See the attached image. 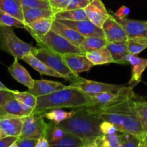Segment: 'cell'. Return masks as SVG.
<instances>
[{"mask_svg": "<svg viewBox=\"0 0 147 147\" xmlns=\"http://www.w3.org/2000/svg\"><path fill=\"white\" fill-rule=\"evenodd\" d=\"M33 47L20 40L14 33L13 27H0V50L7 52L16 59H22L32 53Z\"/></svg>", "mask_w": 147, "mask_h": 147, "instance_id": "4", "label": "cell"}, {"mask_svg": "<svg viewBox=\"0 0 147 147\" xmlns=\"http://www.w3.org/2000/svg\"><path fill=\"white\" fill-rule=\"evenodd\" d=\"M90 111L96 113L102 121L113 123L119 132L130 134L140 141L147 136L136 109L134 98H126L109 106Z\"/></svg>", "mask_w": 147, "mask_h": 147, "instance_id": "1", "label": "cell"}, {"mask_svg": "<svg viewBox=\"0 0 147 147\" xmlns=\"http://www.w3.org/2000/svg\"><path fill=\"white\" fill-rule=\"evenodd\" d=\"M102 29L108 42H125L129 40L124 27L111 14L105 21Z\"/></svg>", "mask_w": 147, "mask_h": 147, "instance_id": "10", "label": "cell"}, {"mask_svg": "<svg viewBox=\"0 0 147 147\" xmlns=\"http://www.w3.org/2000/svg\"><path fill=\"white\" fill-rule=\"evenodd\" d=\"M54 18H40L31 23L25 24L24 28L33 38L42 37L45 35L51 30Z\"/></svg>", "mask_w": 147, "mask_h": 147, "instance_id": "20", "label": "cell"}, {"mask_svg": "<svg viewBox=\"0 0 147 147\" xmlns=\"http://www.w3.org/2000/svg\"><path fill=\"white\" fill-rule=\"evenodd\" d=\"M139 147H147V136L140 141Z\"/></svg>", "mask_w": 147, "mask_h": 147, "instance_id": "47", "label": "cell"}, {"mask_svg": "<svg viewBox=\"0 0 147 147\" xmlns=\"http://www.w3.org/2000/svg\"><path fill=\"white\" fill-rule=\"evenodd\" d=\"M129 13H130V9L128 7H126V6H122V7H121L116 12L113 13V14H114L115 16L117 17L118 18L123 19L126 18V17L129 15Z\"/></svg>", "mask_w": 147, "mask_h": 147, "instance_id": "45", "label": "cell"}, {"mask_svg": "<svg viewBox=\"0 0 147 147\" xmlns=\"http://www.w3.org/2000/svg\"><path fill=\"white\" fill-rule=\"evenodd\" d=\"M14 98L25 106H29L33 109H35L37 106V98L30 92H20L18 90H14Z\"/></svg>", "mask_w": 147, "mask_h": 147, "instance_id": "33", "label": "cell"}, {"mask_svg": "<svg viewBox=\"0 0 147 147\" xmlns=\"http://www.w3.org/2000/svg\"><path fill=\"white\" fill-rule=\"evenodd\" d=\"M0 90H11V89L8 88L6 87L1 81H0Z\"/></svg>", "mask_w": 147, "mask_h": 147, "instance_id": "49", "label": "cell"}, {"mask_svg": "<svg viewBox=\"0 0 147 147\" xmlns=\"http://www.w3.org/2000/svg\"><path fill=\"white\" fill-rule=\"evenodd\" d=\"M85 11L88 20L100 28H102L109 16V13L101 0H92L85 8Z\"/></svg>", "mask_w": 147, "mask_h": 147, "instance_id": "13", "label": "cell"}, {"mask_svg": "<svg viewBox=\"0 0 147 147\" xmlns=\"http://www.w3.org/2000/svg\"><path fill=\"white\" fill-rule=\"evenodd\" d=\"M37 46L38 47H33L32 50V53L35 57L42 60L50 68L61 75L63 78H65L69 81L77 77L78 75L73 73L66 65L63 55L45 46Z\"/></svg>", "mask_w": 147, "mask_h": 147, "instance_id": "5", "label": "cell"}, {"mask_svg": "<svg viewBox=\"0 0 147 147\" xmlns=\"http://www.w3.org/2000/svg\"><path fill=\"white\" fill-rule=\"evenodd\" d=\"M70 86L77 88L88 94L106 93V92H120L127 88V86L123 85H114L101 82L93 81L83 78L78 76L70 80Z\"/></svg>", "mask_w": 147, "mask_h": 147, "instance_id": "7", "label": "cell"}, {"mask_svg": "<svg viewBox=\"0 0 147 147\" xmlns=\"http://www.w3.org/2000/svg\"><path fill=\"white\" fill-rule=\"evenodd\" d=\"M76 112V109H74V111H65L63 110V109H55L44 112L42 113V115L43 117L48 119L49 121H51L57 124H59L61 122L74 116Z\"/></svg>", "mask_w": 147, "mask_h": 147, "instance_id": "28", "label": "cell"}, {"mask_svg": "<svg viewBox=\"0 0 147 147\" xmlns=\"http://www.w3.org/2000/svg\"><path fill=\"white\" fill-rule=\"evenodd\" d=\"M100 129L102 134L106 135H112L119 132L118 131L117 128L113 123H110V122L105 121H102L100 126Z\"/></svg>", "mask_w": 147, "mask_h": 147, "instance_id": "41", "label": "cell"}, {"mask_svg": "<svg viewBox=\"0 0 147 147\" xmlns=\"http://www.w3.org/2000/svg\"><path fill=\"white\" fill-rule=\"evenodd\" d=\"M63 59L72 72L78 76L80 73L89 71L95 66L83 53L64 55Z\"/></svg>", "mask_w": 147, "mask_h": 147, "instance_id": "14", "label": "cell"}, {"mask_svg": "<svg viewBox=\"0 0 147 147\" xmlns=\"http://www.w3.org/2000/svg\"><path fill=\"white\" fill-rule=\"evenodd\" d=\"M91 98L92 105L86 109L90 110L97 109L112 104L116 101L124 99L128 97L136 98V96L133 91V88L128 86L125 90L120 92H106V93L88 94Z\"/></svg>", "mask_w": 147, "mask_h": 147, "instance_id": "9", "label": "cell"}, {"mask_svg": "<svg viewBox=\"0 0 147 147\" xmlns=\"http://www.w3.org/2000/svg\"><path fill=\"white\" fill-rule=\"evenodd\" d=\"M9 147H19V146H18V145H17V144L16 143V142H15L14 143H13L12 144L10 145V146Z\"/></svg>", "mask_w": 147, "mask_h": 147, "instance_id": "51", "label": "cell"}, {"mask_svg": "<svg viewBox=\"0 0 147 147\" xmlns=\"http://www.w3.org/2000/svg\"><path fill=\"white\" fill-rule=\"evenodd\" d=\"M51 30L60 34V35L64 37L65 38L77 46H80V45L85 39L84 36L78 32L74 29L68 27L57 20H54L53 21Z\"/></svg>", "mask_w": 147, "mask_h": 147, "instance_id": "19", "label": "cell"}, {"mask_svg": "<svg viewBox=\"0 0 147 147\" xmlns=\"http://www.w3.org/2000/svg\"><path fill=\"white\" fill-rule=\"evenodd\" d=\"M4 136H5L4 133V132H3L2 129H1V126H0V139H1V138L4 137Z\"/></svg>", "mask_w": 147, "mask_h": 147, "instance_id": "50", "label": "cell"}, {"mask_svg": "<svg viewBox=\"0 0 147 147\" xmlns=\"http://www.w3.org/2000/svg\"><path fill=\"white\" fill-rule=\"evenodd\" d=\"M67 134V132L60 125L51 121L50 123H47L45 137L48 140L49 143L51 144L61 139Z\"/></svg>", "mask_w": 147, "mask_h": 147, "instance_id": "30", "label": "cell"}, {"mask_svg": "<svg viewBox=\"0 0 147 147\" xmlns=\"http://www.w3.org/2000/svg\"><path fill=\"white\" fill-rule=\"evenodd\" d=\"M14 90H0V110L4 106V105L11 99L14 98Z\"/></svg>", "mask_w": 147, "mask_h": 147, "instance_id": "42", "label": "cell"}, {"mask_svg": "<svg viewBox=\"0 0 147 147\" xmlns=\"http://www.w3.org/2000/svg\"><path fill=\"white\" fill-rule=\"evenodd\" d=\"M140 139L128 133H120L119 147H139Z\"/></svg>", "mask_w": 147, "mask_h": 147, "instance_id": "36", "label": "cell"}, {"mask_svg": "<svg viewBox=\"0 0 147 147\" xmlns=\"http://www.w3.org/2000/svg\"><path fill=\"white\" fill-rule=\"evenodd\" d=\"M120 133L118 132L112 135L101 134L95 142L98 147H119Z\"/></svg>", "mask_w": 147, "mask_h": 147, "instance_id": "32", "label": "cell"}, {"mask_svg": "<svg viewBox=\"0 0 147 147\" xmlns=\"http://www.w3.org/2000/svg\"><path fill=\"white\" fill-rule=\"evenodd\" d=\"M47 125L42 113L33 112L32 114L24 118L21 134L19 138L40 139L45 137Z\"/></svg>", "mask_w": 147, "mask_h": 147, "instance_id": "8", "label": "cell"}, {"mask_svg": "<svg viewBox=\"0 0 147 147\" xmlns=\"http://www.w3.org/2000/svg\"><path fill=\"white\" fill-rule=\"evenodd\" d=\"M131 54L137 55L147 47V38H131L127 40Z\"/></svg>", "mask_w": 147, "mask_h": 147, "instance_id": "34", "label": "cell"}, {"mask_svg": "<svg viewBox=\"0 0 147 147\" xmlns=\"http://www.w3.org/2000/svg\"><path fill=\"white\" fill-rule=\"evenodd\" d=\"M22 7L28 8L51 9L48 1L45 0H18Z\"/></svg>", "mask_w": 147, "mask_h": 147, "instance_id": "38", "label": "cell"}, {"mask_svg": "<svg viewBox=\"0 0 147 147\" xmlns=\"http://www.w3.org/2000/svg\"><path fill=\"white\" fill-rule=\"evenodd\" d=\"M108 41L106 38L99 37H85L83 41L79 47L82 51L86 54L87 53L94 51L101 47L106 46Z\"/></svg>", "mask_w": 147, "mask_h": 147, "instance_id": "29", "label": "cell"}, {"mask_svg": "<svg viewBox=\"0 0 147 147\" xmlns=\"http://www.w3.org/2000/svg\"><path fill=\"white\" fill-rule=\"evenodd\" d=\"M51 9L54 13L65 10L67 7L69 0H48Z\"/></svg>", "mask_w": 147, "mask_h": 147, "instance_id": "40", "label": "cell"}, {"mask_svg": "<svg viewBox=\"0 0 147 147\" xmlns=\"http://www.w3.org/2000/svg\"><path fill=\"white\" fill-rule=\"evenodd\" d=\"M91 105V98L88 93L69 85L51 94L37 97L34 112L43 113L55 109H80Z\"/></svg>", "mask_w": 147, "mask_h": 147, "instance_id": "2", "label": "cell"}, {"mask_svg": "<svg viewBox=\"0 0 147 147\" xmlns=\"http://www.w3.org/2000/svg\"><path fill=\"white\" fill-rule=\"evenodd\" d=\"M34 40L37 45H42L63 55L83 53L79 46L76 45L64 37L51 30L45 35L37 37Z\"/></svg>", "mask_w": 147, "mask_h": 147, "instance_id": "6", "label": "cell"}, {"mask_svg": "<svg viewBox=\"0 0 147 147\" xmlns=\"http://www.w3.org/2000/svg\"><path fill=\"white\" fill-rule=\"evenodd\" d=\"M1 26L24 28L25 24L15 17L0 10V27Z\"/></svg>", "mask_w": 147, "mask_h": 147, "instance_id": "35", "label": "cell"}, {"mask_svg": "<svg viewBox=\"0 0 147 147\" xmlns=\"http://www.w3.org/2000/svg\"><path fill=\"white\" fill-rule=\"evenodd\" d=\"M8 71L14 80L24 85L28 89L32 88L34 86V80L32 79L28 71L20 64L18 59L14 58L12 64L8 67Z\"/></svg>", "mask_w": 147, "mask_h": 147, "instance_id": "18", "label": "cell"}, {"mask_svg": "<svg viewBox=\"0 0 147 147\" xmlns=\"http://www.w3.org/2000/svg\"><path fill=\"white\" fill-rule=\"evenodd\" d=\"M60 22L66 24L68 27L74 29L75 30L84 36L85 37H105V34L102 28H100L96 24H93L90 20H85L80 21H71V20H57Z\"/></svg>", "mask_w": 147, "mask_h": 147, "instance_id": "11", "label": "cell"}, {"mask_svg": "<svg viewBox=\"0 0 147 147\" xmlns=\"http://www.w3.org/2000/svg\"><path fill=\"white\" fill-rule=\"evenodd\" d=\"M24 117L9 114L0 116V126L5 136L19 137L21 134Z\"/></svg>", "mask_w": 147, "mask_h": 147, "instance_id": "15", "label": "cell"}, {"mask_svg": "<svg viewBox=\"0 0 147 147\" xmlns=\"http://www.w3.org/2000/svg\"><path fill=\"white\" fill-rule=\"evenodd\" d=\"M38 139H30V138H18L16 143L19 147H34L37 144Z\"/></svg>", "mask_w": 147, "mask_h": 147, "instance_id": "43", "label": "cell"}, {"mask_svg": "<svg viewBox=\"0 0 147 147\" xmlns=\"http://www.w3.org/2000/svg\"><path fill=\"white\" fill-rule=\"evenodd\" d=\"M83 145L84 143L81 139L67 133L57 142L50 144V147H83Z\"/></svg>", "mask_w": 147, "mask_h": 147, "instance_id": "31", "label": "cell"}, {"mask_svg": "<svg viewBox=\"0 0 147 147\" xmlns=\"http://www.w3.org/2000/svg\"><path fill=\"white\" fill-rule=\"evenodd\" d=\"M83 147H98V145L96 144V142H90V143L85 144Z\"/></svg>", "mask_w": 147, "mask_h": 147, "instance_id": "48", "label": "cell"}, {"mask_svg": "<svg viewBox=\"0 0 147 147\" xmlns=\"http://www.w3.org/2000/svg\"><path fill=\"white\" fill-rule=\"evenodd\" d=\"M92 0H69L67 7L65 10L69 9H85L86 7L90 4Z\"/></svg>", "mask_w": 147, "mask_h": 147, "instance_id": "39", "label": "cell"}, {"mask_svg": "<svg viewBox=\"0 0 147 147\" xmlns=\"http://www.w3.org/2000/svg\"><path fill=\"white\" fill-rule=\"evenodd\" d=\"M135 103H136V107L142 124L147 134V101L146 100H135Z\"/></svg>", "mask_w": 147, "mask_h": 147, "instance_id": "37", "label": "cell"}, {"mask_svg": "<svg viewBox=\"0 0 147 147\" xmlns=\"http://www.w3.org/2000/svg\"><path fill=\"white\" fill-rule=\"evenodd\" d=\"M19 137L17 136H4L0 139V147H9L16 142Z\"/></svg>", "mask_w": 147, "mask_h": 147, "instance_id": "44", "label": "cell"}, {"mask_svg": "<svg viewBox=\"0 0 147 147\" xmlns=\"http://www.w3.org/2000/svg\"><path fill=\"white\" fill-rule=\"evenodd\" d=\"M0 10L24 22L22 9L18 0H0Z\"/></svg>", "mask_w": 147, "mask_h": 147, "instance_id": "26", "label": "cell"}, {"mask_svg": "<svg viewBox=\"0 0 147 147\" xmlns=\"http://www.w3.org/2000/svg\"><path fill=\"white\" fill-rule=\"evenodd\" d=\"M24 24L31 23L40 18H54V11L52 9L28 8L22 7Z\"/></svg>", "mask_w": 147, "mask_h": 147, "instance_id": "24", "label": "cell"}, {"mask_svg": "<svg viewBox=\"0 0 147 147\" xmlns=\"http://www.w3.org/2000/svg\"><path fill=\"white\" fill-rule=\"evenodd\" d=\"M22 60H24L26 63L31 66L32 68L37 70L38 73H40L41 75H45V76H52V77L55 78H63V76L54 70L50 68L49 66L45 63H43L42 60L37 58V57L34 55L32 53L26 55L22 58Z\"/></svg>", "mask_w": 147, "mask_h": 147, "instance_id": "23", "label": "cell"}, {"mask_svg": "<svg viewBox=\"0 0 147 147\" xmlns=\"http://www.w3.org/2000/svg\"><path fill=\"white\" fill-rule=\"evenodd\" d=\"M126 61L132 67V76L129 84L130 87L134 88L141 81L142 74L147 67V59L142 58L130 53L126 57Z\"/></svg>", "mask_w": 147, "mask_h": 147, "instance_id": "17", "label": "cell"}, {"mask_svg": "<svg viewBox=\"0 0 147 147\" xmlns=\"http://www.w3.org/2000/svg\"><path fill=\"white\" fill-rule=\"evenodd\" d=\"M55 20H71V21H80V20H88L85 9H69L62 10L57 11L54 14Z\"/></svg>", "mask_w": 147, "mask_h": 147, "instance_id": "27", "label": "cell"}, {"mask_svg": "<svg viewBox=\"0 0 147 147\" xmlns=\"http://www.w3.org/2000/svg\"><path fill=\"white\" fill-rule=\"evenodd\" d=\"M34 111V109L22 104L17 99L13 98L9 100L0 110V116L9 114L18 116H27L32 114Z\"/></svg>", "mask_w": 147, "mask_h": 147, "instance_id": "22", "label": "cell"}, {"mask_svg": "<svg viewBox=\"0 0 147 147\" xmlns=\"http://www.w3.org/2000/svg\"><path fill=\"white\" fill-rule=\"evenodd\" d=\"M101 122L96 113L84 108L76 109L74 116L59 125L67 133L81 139L85 144L95 142L102 134L100 129Z\"/></svg>", "mask_w": 147, "mask_h": 147, "instance_id": "3", "label": "cell"}, {"mask_svg": "<svg viewBox=\"0 0 147 147\" xmlns=\"http://www.w3.org/2000/svg\"><path fill=\"white\" fill-rule=\"evenodd\" d=\"M86 55L94 65L113 63V60L110 51L106 46L86 53Z\"/></svg>", "mask_w": 147, "mask_h": 147, "instance_id": "25", "label": "cell"}, {"mask_svg": "<svg viewBox=\"0 0 147 147\" xmlns=\"http://www.w3.org/2000/svg\"><path fill=\"white\" fill-rule=\"evenodd\" d=\"M106 47L111 54L113 63L123 65L129 64L126 61V57L130 53L128 47L127 41L108 42Z\"/></svg>", "mask_w": 147, "mask_h": 147, "instance_id": "21", "label": "cell"}, {"mask_svg": "<svg viewBox=\"0 0 147 147\" xmlns=\"http://www.w3.org/2000/svg\"><path fill=\"white\" fill-rule=\"evenodd\" d=\"M110 14L113 15L123 25L127 33L129 39L147 38L146 21L131 20V19H128L127 17L120 19L116 17L112 11H111Z\"/></svg>", "mask_w": 147, "mask_h": 147, "instance_id": "12", "label": "cell"}, {"mask_svg": "<svg viewBox=\"0 0 147 147\" xmlns=\"http://www.w3.org/2000/svg\"><path fill=\"white\" fill-rule=\"evenodd\" d=\"M67 86L63 85L60 82L47 80H34V86L27 91L35 96L36 97L47 96L57 90L65 88Z\"/></svg>", "mask_w": 147, "mask_h": 147, "instance_id": "16", "label": "cell"}, {"mask_svg": "<svg viewBox=\"0 0 147 147\" xmlns=\"http://www.w3.org/2000/svg\"><path fill=\"white\" fill-rule=\"evenodd\" d=\"M146 24H147V21H146Z\"/></svg>", "mask_w": 147, "mask_h": 147, "instance_id": "53", "label": "cell"}, {"mask_svg": "<svg viewBox=\"0 0 147 147\" xmlns=\"http://www.w3.org/2000/svg\"><path fill=\"white\" fill-rule=\"evenodd\" d=\"M45 1H48V0H45Z\"/></svg>", "mask_w": 147, "mask_h": 147, "instance_id": "52", "label": "cell"}, {"mask_svg": "<svg viewBox=\"0 0 147 147\" xmlns=\"http://www.w3.org/2000/svg\"><path fill=\"white\" fill-rule=\"evenodd\" d=\"M34 147H50V143L45 137H42L38 139V142Z\"/></svg>", "mask_w": 147, "mask_h": 147, "instance_id": "46", "label": "cell"}]
</instances>
